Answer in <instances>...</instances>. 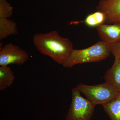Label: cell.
Listing matches in <instances>:
<instances>
[{
  "mask_svg": "<svg viewBox=\"0 0 120 120\" xmlns=\"http://www.w3.org/2000/svg\"><path fill=\"white\" fill-rule=\"evenodd\" d=\"M15 79L14 73L8 66L0 67V90L3 91L12 85Z\"/></svg>",
  "mask_w": 120,
  "mask_h": 120,
  "instance_id": "11",
  "label": "cell"
},
{
  "mask_svg": "<svg viewBox=\"0 0 120 120\" xmlns=\"http://www.w3.org/2000/svg\"><path fill=\"white\" fill-rule=\"evenodd\" d=\"M29 58L28 53L18 46L9 43L0 46V66L12 64L21 65Z\"/></svg>",
  "mask_w": 120,
  "mask_h": 120,
  "instance_id": "5",
  "label": "cell"
},
{
  "mask_svg": "<svg viewBox=\"0 0 120 120\" xmlns=\"http://www.w3.org/2000/svg\"><path fill=\"white\" fill-rule=\"evenodd\" d=\"M97 30L101 41L108 45L120 41V22L103 24L97 27Z\"/></svg>",
  "mask_w": 120,
  "mask_h": 120,
  "instance_id": "7",
  "label": "cell"
},
{
  "mask_svg": "<svg viewBox=\"0 0 120 120\" xmlns=\"http://www.w3.org/2000/svg\"><path fill=\"white\" fill-rule=\"evenodd\" d=\"M13 8L7 0H0V19H8L12 15Z\"/></svg>",
  "mask_w": 120,
  "mask_h": 120,
  "instance_id": "13",
  "label": "cell"
},
{
  "mask_svg": "<svg viewBox=\"0 0 120 120\" xmlns=\"http://www.w3.org/2000/svg\"><path fill=\"white\" fill-rule=\"evenodd\" d=\"M109 45L111 53L114 57L120 59V41L117 43Z\"/></svg>",
  "mask_w": 120,
  "mask_h": 120,
  "instance_id": "14",
  "label": "cell"
},
{
  "mask_svg": "<svg viewBox=\"0 0 120 120\" xmlns=\"http://www.w3.org/2000/svg\"><path fill=\"white\" fill-rule=\"evenodd\" d=\"M33 42L39 52L49 56L56 63L62 65L73 49L71 41L61 37L56 30L36 34L33 37Z\"/></svg>",
  "mask_w": 120,
  "mask_h": 120,
  "instance_id": "1",
  "label": "cell"
},
{
  "mask_svg": "<svg viewBox=\"0 0 120 120\" xmlns=\"http://www.w3.org/2000/svg\"><path fill=\"white\" fill-rule=\"evenodd\" d=\"M115 57L112 67L105 73V82L112 85L120 91V59Z\"/></svg>",
  "mask_w": 120,
  "mask_h": 120,
  "instance_id": "8",
  "label": "cell"
},
{
  "mask_svg": "<svg viewBox=\"0 0 120 120\" xmlns=\"http://www.w3.org/2000/svg\"><path fill=\"white\" fill-rule=\"evenodd\" d=\"M97 9L105 14V23L120 22V0H101Z\"/></svg>",
  "mask_w": 120,
  "mask_h": 120,
  "instance_id": "6",
  "label": "cell"
},
{
  "mask_svg": "<svg viewBox=\"0 0 120 120\" xmlns=\"http://www.w3.org/2000/svg\"><path fill=\"white\" fill-rule=\"evenodd\" d=\"M18 33L17 25L15 22L7 18L0 19V40L2 41L9 36Z\"/></svg>",
  "mask_w": 120,
  "mask_h": 120,
  "instance_id": "9",
  "label": "cell"
},
{
  "mask_svg": "<svg viewBox=\"0 0 120 120\" xmlns=\"http://www.w3.org/2000/svg\"><path fill=\"white\" fill-rule=\"evenodd\" d=\"M106 17L104 13L98 11L88 15L82 21L87 26L91 28L98 27L105 22Z\"/></svg>",
  "mask_w": 120,
  "mask_h": 120,
  "instance_id": "12",
  "label": "cell"
},
{
  "mask_svg": "<svg viewBox=\"0 0 120 120\" xmlns=\"http://www.w3.org/2000/svg\"><path fill=\"white\" fill-rule=\"evenodd\" d=\"M77 88L72 90V101L65 120H91L95 105L88 98H84Z\"/></svg>",
  "mask_w": 120,
  "mask_h": 120,
  "instance_id": "4",
  "label": "cell"
},
{
  "mask_svg": "<svg viewBox=\"0 0 120 120\" xmlns=\"http://www.w3.org/2000/svg\"><path fill=\"white\" fill-rule=\"evenodd\" d=\"M102 106L110 120H120V95Z\"/></svg>",
  "mask_w": 120,
  "mask_h": 120,
  "instance_id": "10",
  "label": "cell"
},
{
  "mask_svg": "<svg viewBox=\"0 0 120 120\" xmlns=\"http://www.w3.org/2000/svg\"><path fill=\"white\" fill-rule=\"evenodd\" d=\"M111 52L109 45L99 41L90 47L82 49H75L72 52L62 65L71 68L78 64L99 62L109 56Z\"/></svg>",
  "mask_w": 120,
  "mask_h": 120,
  "instance_id": "2",
  "label": "cell"
},
{
  "mask_svg": "<svg viewBox=\"0 0 120 120\" xmlns=\"http://www.w3.org/2000/svg\"><path fill=\"white\" fill-rule=\"evenodd\" d=\"M76 88L95 106L103 105L120 95V91L106 82L94 86L81 83Z\"/></svg>",
  "mask_w": 120,
  "mask_h": 120,
  "instance_id": "3",
  "label": "cell"
}]
</instances>
